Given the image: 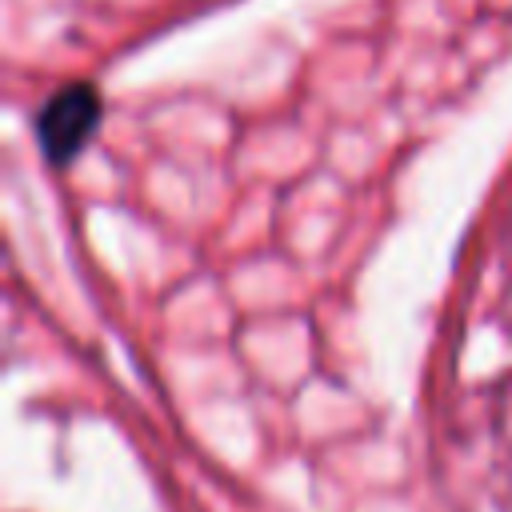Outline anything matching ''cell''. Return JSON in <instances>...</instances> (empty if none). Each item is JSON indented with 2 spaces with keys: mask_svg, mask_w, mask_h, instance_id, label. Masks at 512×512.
I'll return each instance as SVG.
<instances>
[{
  "mask_svg": "<svg viewBox=\"0 0 512 512\" xmlns=\"http://www.w3.org/2000/svg\"><path fill=\"white\" fill-rule=\"evenodd\" d=\"M96 124H100V96L88 84H68L40 108L36 136H40V148L48 152V160L64 164L88 144Z\"/></svg>",
  "mask_w": 512,
  "mask_h": 512,
  "instance_id": "obj_1",
  "label": "cell"
}]
</instances>
